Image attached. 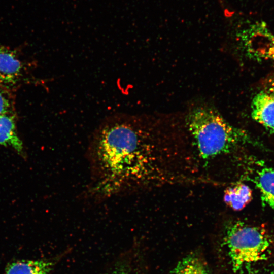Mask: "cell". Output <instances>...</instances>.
Instances as JSON below:
<instances>
[{
  "instance_id": "2",
  "label": "cell",
  "mask_w": 274,
  "mask_h": 274,
  "mask_svg": "<svg viewBox=\"0 0 274 274\" xmlns=\"http://www.w3.org/2000/svg\"><path fill=\"white\" fill-rule=\"evenodd\" d=\"M186 123L193 143L203 160L229 153L248 140L244 130L232 126L210 106H199L191 109Z\"/></svg>"
},
{
  "instance_id": "9",
  "label": "cell",
  "mask_w": 274,
  "mask_h": 274,
  "mask_svg": "<svg viewBox=\"0 0 274 274\" xmlns=\"http://www.w3.org/2000/svg\"><path fill=\"white\" fill-rule=\"evenodd\" d=\"M0 145L9 146L22 152V143L18 136L14 118L10 113L0 115Z\"/></svg>"
},
{
  "instance_id": "4",
  "label": "cell",
  "mask_w": 274,
  "mask_h": 274,
  "mask_svg": "<svg viewBox=\"0 0 274 274\" xmlns=\"http://www.w3.org/2000/svg\"><path fill=\"white\" fill-rule=\"evenodd\" d=\"M251 109L252 119L274 133V78L261 86L253 97Z\"/></svg>"
},
{
  "instance_id": "10",
  "label": "cell",
  "mask_w": 274,
  "mask_h": 274,
  "mask_svg": "<svg viewBox=\"0 0 274 274\" xmlns=\"http://www.w3.org/2000/svg\"><path fill=\"white\" fill-rule=\"evenodd\" d=\"M170 274H210L207 265L195 254H190L177 263Z\"/></svg>"
},
{
  "instance_id": "8",
  "label": "cell",
  "mask_w": 274,
  "mask_h": 274,
  "mask_svg": "<svg viewBox=\"0 0 274 274\" xmlns=\"http://www.w3.org/2000/svg\"><path fill=\"white\" fill-rule=\"evenodd\" d=\"M252 191L247 185L238 183L227 187L223 199L226 204L235 211L243 209L251 201Z\"/></svg>"
},
{
  "instance_id": "6",
  "label": "cell",
  "mask_w": 274,
  "mask_h": 274,
  "mask_svg": "<svg viewBox=\"0 0 274 274\" xmlns=\"http://www.w3.org/2000/svg\"><path fill=\"white\" fill-rule=\"evenodd\" d=\"M56 260H19L9 263L5 274H49Z\"/></svg>"
},
{
  "instance_id": "3",
  "label": "cell",
  "mask_w": 274,
  "mask_h": 274,
  "mask_svg": "<svg viewBox=\"0 0 274 274\" xmlns=\"http://www.w3.org/2000/svg\"><path fill=\"white\" fill-rule=\"evenodd\" d=\"M225 242L235 272L267 258L270 242L260 228L239 221L232 223L226 228Z\"/></svg>"
},
{
  "instance_id": "11",
  "label": "cell",
  "mask_w": 274,
  "mask_h": 274,
  "mask_svg": "<svg viewBox=\"0 0 274 274\" xmlns=\"http://www.w3.org/2000/svg\"><path fill=\"white\" fill-rule=\"evenodd\" d=\"M12 110V102L8 93L0 87V115L10 113Z\"/></svg>"
},
{
  "instance_id": "1",
  "label": "cell",
  "mask_w": 274,
  "mask_h": 274,
  "mask_svg": "<svg viewBox=\"0 0 274 274\" xmlns=\"http://www.w3.org/2000/svg\"><path fill=\"white\" fill-rule=\"evenodd\" d=\"M149 124L142 116L124 113L101 121L88 147L90 197L105 199L159 181L162 152Z\"/></svg>"
},
{
  "instance_id": "5",
  "label": "cell",
  "mask_w": 274,
  "mask_h": 274,
  "mask_svg": "<svg viewBox=\"0 0 274 274\" xmlns=\"http://www.w3.org/2000/svg\"><path fill=\"white\" fill-rule=\"evenodd\" d=\"M22 71V65L16 53L6 48H0V86L17 82Z\"/></svg>"
},
{
  "instance_id": "12",
  "label": "cell",
  "mask_w": 274,
  "mask_h": 274,
  "mask_svg": "<svg viewBox=\"0 0 274 274\" xmlns=\"http://www.w3.org/2000/svg\"><path fill=\"white\" fill-rule=\"evenodd\" d=\"M106 274H130L127 266L123 265H117Z\"/></svg>"
},
{
  "instance_id": "7",
  "label": "cell",
  "mask_w": 274,
  "mask_h": 274,
  "mask_svg": "<svg viewBox=\"0 0 274 274\" xmlns=\"http://www.w3.org/2000/svg\"><path fill=\"white\" fill-rule=\"evenodd\" d=\"M253 181L260 191L262 204L274 209V169L265 167L258 170Z\"/></svg>"
}]
</instances>
